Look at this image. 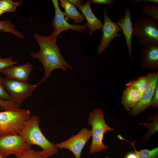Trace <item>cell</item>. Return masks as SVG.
I'll return each instance as SVG.
<instances>
[{
    "instance_id": "6da1fadb",
    "label": "cell",
    "mask_w": 158,
    "mask_h": 158,
    "mask_svg": "<svg viewBox=\"0 0 158 158\" xmlns=\"http://www.w3.org/2000/svg\"><path fill=\"white\" fill-rule=\"evenodd\" d=\"M58 36L53 32L48 36L34 34V37L39 46L40 49L38 52L31 53L30 55L38 60L43 65L45 71L44 76L38 83L39 85L49 78L54 70L60 69L66 72L68 69H72L57 46L56 40Z\"/></svg>"
},
{
    "instance_id": "7a4b0ae2",
    "label": "cell",
    "mask_w": 158,
    "mask_h": 158,
    "mask_svg": "<svg viewBox=\"0 0 158 158\" xmlns=\"http://www.w3.org/2000/svg\"><path fill=\"white\" fill-rule=\"evenodd\" d=\"M40 118L33 116L26 122L18 135L22 137L31 145H37L42 149V154L48 158L57 154L59 149L54 142H50L44 136L39 126Z\"/></svg>"
},
{
    "instance_id": "3957f363",
    "label": "cell",
    "mask_w": 158,
    "mask_h": 158,
    "mask_svg": "<svg viewBox=\"0 0 158 158\" xmlns=\"http://www.w3.org/2000/svg\"><path fill=\"white\" fill-rule=\"evenodd\" d=\"M87 121L88 124L92 127V140L89 150L90 153L93 154L107 150L108 147L103 142L104 134L107 131H113L115 129L106 123L103 110L97 108L90 112Z\"/></svg>"
},
{
    "instance_id": "277c9868",
    "label": "cell",
    "mask_w": 158,
    "mask_h": 158,
    "mask_svg": "<svg viewBox=\"0 0 158 158\" xmlns=\"http://www.w3.org/2000/svg\"><path fill=\"white\" fill-rule=\"evenodd\" d=\"M30 117L29 110L19 107L0 112V136L18 134Z\"/></svg>"
},
{
    "instance_id": "5b68a950",
    "label": "cell",
    "mask_w": 158,
    "mask_h": 158,
    "mask_svg": "<svg viewBox=\"0 0 158 158\" xmlns=\"http://www.w3.org/2000/svg\"><path fill=\"white\" fill-rule=\"evenodd\" d=\"M133 34L139 44L158 45V21L145 16L133 23Z\"/></svg>"
},
{
    "instance_id": "8992f818",
    "label": "cell",
    "mask_w": 158,
    "mask_h": 158,
    "mask_svg": "<svg viewBox=\"0 0 158 158\" xmlns=\"http://www.w3.org/2000/svg\"><path fill=\"white\" fill-rule=\"evenodd\" d=\"M5 90L8 95L10 101L20 106L24 100L32 93L39 85H32L28 82L5 77L2 78Z\"/></svg>"
},
{
    "instance_id": "52a82bcc",
    "label": "cell",
    "mask_w": 158,
    "mask_h": 158,
    "mask_svg": "<svg viewBox=\"0 0 158 158\" xmlns=\"http://www.w3.org/2000/svg\"><path fill=\"white\" fill-rule=\"evenodd\" d=\"M31 148V145L18 134L0 136V154L6 158L11 154L18 157Z\"/></svg>"
},
{
    "instance_id": "ba28073f",
    "label": "cell",
    "mask_w": 158,
    "mask_h": 158,
    "mask_svg": "<svg viewBox=\"0 0 158 158\" xmlns=\"http://www.w3.org/2000/svg\"><path fill=\"white\" fill-rule=\"evenodd\" d=\"M91 130L81 128L78 133L72 135L66 140L55 144L59 149H66L71 151L75 158H80L82 150L91 137Z\"/></svg>"
},
{
    "instance_id": "9c48e42d",
    "label": "cell",
    "mask_w": 158,
    "mask_h": 158,
    "mask_svg": "<svg viewBox=\"0 0 158 158\" xmlns=\"http://www.w3.org/2000/svg\"><path fill=\"white\" fill-rule=\"evenodd\" d=\"M147 75L148 83L146 89L139 102L128 111V114L131 116H135L141 114L151 106V99L158 83V72L148 73Z\"/></svg>"
},
{
    "instance_id": "30bf717a",
    "label": "cell",
    "mask_w": 158,
    "mask_h": 158,
    "mask_svg": "<svg viewBox=\"0 0 158 158\" xmlns=\"http://www.w3.org/2000/svg\"><path fill=\"white\" fill-rule=\"evenodd\" d=\"M55 10V16L51 21L54 28L53 32L58 36L60 33L68 30L82 32L88 28L87 23L83 25L72 24L68 22L65 19L63 12L60 9L57 0H52Z\"/></svg>"
},
{
    "instance_id": "8fae6325",
    "label": "cell",
    "mask_w": 158,
    "mask_h": 158,
    "mask_svg": "<svg viewBox=\"0 0 158 158\" xmlns=\"http://www.w3.org/2000/svg\"><path fill=\"white\" fill-rule=\"evenodd\" d=\"M103 14L104 22L102 29V36L97 48V53L99 54L109 47V43L112 40L122 35L118 33L122 30L121 28L109 18L106 7L104 9Z\"/></svg>"
},
{
    "instance_id": "7c38bea8",
    "label": "cell",
    "mask_w": 158,
    "mask_h": 158,
    "mask_svg": "<svg viewBox=\"0 0 158 158\" xmlns=\"http://www.w3.org/2000/svg\"><path fill=\"white\" fill-rule=\"evenodd\" d=\"M141 53L142 69L157 71L158 70V45L148 44L143 46Z\"/></svg>"
},
{
    "instance_id": "4fadbf2b",
    "label": "cell",
    "mask_w": 158,
    "mask_h": 158,
    "mask_svg": "<svg viewBox=\"0 0 158 158\" xmlns=\"http://www.w3.org/2000/svg\"><path fill=\"white\" fill-rule=\"evenodd\" d=\"M33 68L32 64L28 62L19 66H10L1 72L7 78L27 83L29 74Z\"/></svg>"
},
{
    "instance_id": "5bb4252c",
    "label": "cell",
    "mask_w": 158,
    "mask_h": 158,
    "mask_svg": "<svg viewBox=\"0 0 158 158\" xmlns=\"http://www.w3.org/2000/svg\"><path fill=\"white\" fill-rule=\"evenodd\" d=\"M130 8H125L124 17L122 14L120 19L116 23L121 28L126 40L128 52L130 58L132 57V36L133 34V23L131 19Z\"/></svg>"
},
{
    "instance_id": "9a60e30c",
    "label": "cell",
    "mask_w": 158,
    "mask_h": 158,
    "mask_svg": "<svg viewBox=\"0 0 158 158\" xmlns=\"http://www.w3.org/2000/svg\"><path fill=\"white\" fill-rule=\"evenodd\" d=\"M91 3L90 0H87L84 5L77 7L87 21V23L89 29V34L90 35H92L95 30H102L103 25L102 22L92 12L90 7Z\"/></svg>"
},
{
    "instance_id": "2e32d148",
    "label": "cell",
    "mask_w": 158,
    "mask_h": 158,
    "mask_svg": "<svg viewBox=\"0 0 158 158\" xmlns=\"http://www.w3.org/2000/svg\"><path fill=\"white\" fill-rule=\"evenodd\" d=\"M141 97L140 92L134 87L129 86L123 90L121 103L128 111L133 107Z\"/></svg>"
},
{
    "instance_id": "e0dca14e",
    "label": "cell",
    "mask_w": 158,
    "mask_h": 158,
    "mask_svg": "<svg viewBox=\"0 0 158 158\" xmlns=\"http://www.w3.org/2000/svg\"><path fill=\"white\" fill-rule=\"evenodd\" d=\"M61 6L64 9L63 12L66 20L72 19L75 23H79L83 22L85 18L73 5L67 0H60Z\"/></svg>"
},
{
    "instance_id": "ac0fdd59",
    "label": "cell",
    "mask_w": 158,
    "mask_h": 158,
    "mask_svg": "<svg viewBox=\"0 0 158 158\" xmlns=\"http://www.w3.org/2000/svg\"><path fill=\"white\" fill-rule=\"evenodd\" d=\"M147 121L152 120V122L147 123L143 119L138 124V126H142L148 129V131L143 136L142 142L145 143L152 135L158 130V114L157 111H155V115L152 116H147Z\"/></svg>"
},
{
    "instance_id": "d6986e66",
    "label": "cell",
    "mask_w": 158,
    "mask_h": 158,
    "mask_svg": "<svg viewBox=\"0 0 158 158\" xmlns=\"http://www.w3.org/2000/svg\"><path fill=\"white\" fill-rule=\"evenodd\" d=\"M117 137L120 140L125 141L130 143L133 148L134 152L138 158H158L157 147L151 150L145 149L140 151H137L135 146L136 140H135L132 142H130L123 137L120 135H118Z\"/></svg>"
},
{
    "instance_id": "ffe728a7",
    "label": "cell",
    "mask_w": 158,
    "mask_h": 158,
    "mask_svg": "<svg viewBox=\"0 0 158 158\" xmlns=\"http://www.w3.org/2000/svg\"><path fill=\"white\" fill-rule=\"evenodd\" d=\"M16 25L11 22L10 20H0V31L11 33L17 38L23 39L24 35L20 32L16 30Z\"/></svg>"
},
{
    "instance_id": "44dd1931",
    "label": "cell",
    "mask_w": 158,
    "mask_h": 158,
    "mask_svg": "<svg viewBox=\"0 0 158 158\" xmlns=\"http://www.w3.org/2000/svg\"><path fill=\"white\" fill-rule=\"evenodd\" d=\"M148 83V77L146 75L128 82L126 83V85L132 86L137 89L140 92L142 97L146 89Z\"/></svg>"
},
{
    "instance_id": "7402d4cb",
    "label": "cell",
    "mask_w": 158,
    "mask_h": 158,
    "mask_svg": "<svg viewBox=\"0 0 158 158\" xmlns=\"http://www.w3.org/2000/svg\"><path fill=\"white\" fill-rule=\"evenodd\" d=\"M23 1H14L11 0H0V9L4 13H13L17 7L23 4Z\"/></svg>"
},
{
    "instance_id": "603a6c76",
    "label": "cell",
    "mask_w": 158,
    "mask_h": 158,
    "mask_svg": "<svg viewBox=\"0 0 158 158\" xmlns=\"http://www.w3.org/2000/svg\"><path fill=\"white\" fill-rule=\"evenodd\" d=\"M141 11L145 16L158 20V4H150L144 5L142 7Z\"/></svg>"
},
{
    "instance_id": "cb8c5ba5",
    "label": "cell",
    "mask_w": 158,
    "mask_h": 158,
    "mask_svg": "<svg viewBox=\"0 0 158 158\" xmlns=\"http://www.w3.org/2000/svg\"><path fill=\"white\" fill-rule=\"evenodd\" d=\"M15 158H48L44 156L41 151H35L31 148Z\"/></svg>"
},
{
    "instance_id": "d4e9b609",
    "label": "cell",
    "mask_w": 158,
    "mask_h": 158,
    "mask_svg": "<svg viewBox=\"0 0 158 158\" xmlns=\"http://www.w3.org/2000/svg\"><path fill=\"white\" fill-rule=\"evenodd\" d=\"M12 57L2 58L0 57V72L4 68L17 63L16 61L12 60Z\"/></svg>"
},
{
    "instance_id": "484cf974",
    "label": "cell",
    "mask_w": 158,
    "mask_h": 158,
    "mask_svg": "<svg viewBox=\"0 0 158 158\" xmlns=\"http://www.w3.org/2000/svg\"><path fill=\"white\" fill-rule=\"evenodd\" d=\"M0 106L1 108L4 109V111L11 109L19 108L20 106L15 104L10 100H0Z\"/></svg>"
},
{
    "instance_id": "4316f807",
    "label": "cell",
    "mask_w": 158,
    "mask_h": 158,
    "mask_svg": "<svg viewBox=\"0 0 158 158\" xmlns=\"http://www.w3.org/2000/svg\"><path fill=\"white\" fill-rule=\"evenodd\" d=\"M0 100H10V98L4 86L2 78H0Z\"/></svg>"
},
{
    "instance_id": "83f0119b",
    "label": "cell",
    "mask_w": 158,
    "mask_h": 158,
    "mask_svg": "<svg viewBox=\"0 0 158 158\" xmlns=\"http://www.w3.org/2000/svg\"><path fill=\"white\" fill-rule=\"evenodd\" d=\"M151 106L155 109H158V83L151 99Z\"/></svg>"
},
{
    "instance_id": "f1b7e54d",
    "label": "cell",
    "mask_w": 158,
    "mask_h": 158,
    "mask_svg": "<svg viewBox=\"0 0 158 158\" xmlns=\"http://www.w3.org/2000/svg\"><path fill=\"white\" fill-rule=\"evenodd\" d=\"M91 3L103 5H110L113 2V0H91Z\"/></svg>"
},
{
    "instance_id": "f546056e",
    "label": "cell",
    "mask_w": 158,
    "mask_h": 158,
    "mask_svg": "<svg viewBox=\"0 0 158 158\" xmlns=\"http://www.w3.org/2000/svg\"><path fill=\"white\" fill-rule=\"evenodd\" d=\"M143 2H148L154 4H158V0H130L128 1L129 4H135Z\"/></svg>"
},
{
    "instance_id": "4dcf8cb0",
    "label": "cell",
    "mask_w": 158,
    "mask_h": 158,
    "mask_svg": "<svg viewBox=\"0 0 158 158\" xmlns=\"http://www.w3.org/2000/svg\"><path fill=\"white\" fill-rule=\"evenodd\" d=\"M68 1L73 5L74 6H76L77 7L80 5H83V0H68Z\"/></svg>"
},
{
    "instance_id": "1f68e13d",
    "label": "cell",
    "mask_w": 158,
    "mask_h": 158,
    "mask_svg": "<svg viewBox=\"0 0 158 158\" xmlns=\"http://www.w3.org/2000/svg\"><path fill=\"white\" fill-rule=\"evenodd\" d=\"M125 158H138L137 156L134 152H130L128 153L126 155Z\"/></svg>"
},
{
    "instance_id": "d6a6232c",
    "label": "cell",
    "mask_w": 158,
    "mask_h": 158,
    "mask_svg": "<svg viewBox=\"0 0 158 158\" xmlns=\"http://www.w3.org/2000/svg\"><path fill=\"white\" fill-rule=\"evenodd\" d=\"M4 13V12L0 9V16Z\"/></svg>"
},
{
    "instance_id": "836d02e7",
    "label": "cell",
    "mask_w": 158,
    "mask_h": 158,
    "mask_svg": "<svg viewBox=\"0 0 158 158\" xmlns=\"http://www.w3.org/2000/svg\"><path fill=\"white\" fill-rule=\"evenodd\" d=\"M0 158H6L3 156L1 154H0Z\"/></svg>"
},
{
    "instance_id": "e575fe53",
    "label": "cell",
    "mask_w": 158,
    "mask_h": 158,
    "mask_svg": "<svg viewBox=\"0 0 158 158\" xmlns=\"http://www.w3.org/2000/svg\"><path fill=\"white\" fill-rule=\"evenodd\" d=\"M104 158H109V157H105Z\"/></svg>"
},
{
    "instance_id": "d590c367",
    "label": "cell",
    "mask_w": 158,
    "mask_h": 158,
    "mask_svg": "<svg viewBox=\"0 0 158 158\" xmlns=\"http://www.w3.org/2000/svg\"><path fill=\"white\" fill-rule=\"evenodd\" d=\"M3 32L2 31H0V32Z\"/></svg>"
}]
</instances>
